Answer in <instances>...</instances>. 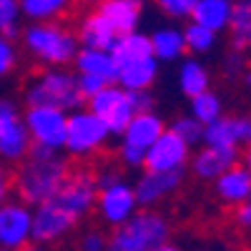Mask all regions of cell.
Returning a JSON list of instances; mask_svg holds the SVG:
<instances>
[{"label": "cell", "mask_w": 251, "mask_h": 251, "mask_svg": "<svg viewBox=\"0 0 251 251\" xmlns=\"http://www.w3.org/2000/svg\"><path fill=\"white\" fill-rule=\"evenodd\" d=\"M68 174H71L68 158H63L60 151L30 146V153L23 161H18L13 186L18 191V199L35 206V203L55 199L58 188L63 186Z\"/></svg>", "instance_id": "cell-1"}, {"label": "cell", "mask_w": 251, "mask_h": 251, "mask_svg": "<svg viewBox=\"0 0 251 251\" xmlns=\"http://www.w3.org/2000/svg\"><path fill=\"white\" fill-rule=\"evenodd\" d=\"M20 40L30 58L43 68L68 66L80 48L78 35L60 20H28V25L20 30Z\"/></svg>", "instance_id": "cell-2"}, {"label": "cell", "mask_w": 251, "mask_h": 251, "mask_svg": "<svg viewBox=\"0 0 251 251\" xmlns=\"http://www.w3.org/2000/svg\"><path fill=\"white\" fill-rule=\"evenodd\" d=\"M171 221L153 208L141 206L138 211L113 228L108 249L113 251H171Z\"/></svg>", "instance_id": "cell-3"}, {"label": "cell", "mask_w": 251, "mask_h": 251, "mask_svg": "<svg viewBox=\"0 0 251 251\" xmlns=\"http://www.w3.org/2000/svg\"><path fill=\"white\" fill-rule=\"evenodd\" d=\"M28 106H55L63 111H73L83 103L78 91V73L66 66H48L40 75H35L23 93Z\"/></svg>", "instance_id": "cell-4"}, {"label": "cell", "mask_w": 251, "mask_h": 251, "mask_svg": "<svg viewBox=\"0 0 251 251\" xmlns=\"http://www.w3.org/2000/svg\"><path fill=\"white\" fill-rule=\"evenodd\" d=\"M111 131L91 108H73L68 111V126H66V141L63 151L73 158H91L103 146L108 143Z\"/></svg>", "instance_id": "cell-5"}, {"label": "cell", "mask_w": 251, "mask_h": 251, "mask_svg": "<svg viewBox=\"0 0 251 251\" xmlns=\"http://www.w3.org/2000/svg\"><path fill=\"white\" fill-rule=\"evenodd\" d=\"M30 133L23 118L20 106L8 98L0 96V161L18 163L30 153Z\"/></svg>", "instance_id": "cell-6"}, {"label": "cell", "mask_w": 251, "mask_h": 251, "mask_svg": "<svg viewBox=\"0 0 251 251\" xmlns=\"http://www.w3.org/2000/svg\"><path fill=\"white\" fill-rule=\"evenodd\" d=\"M86 100H88V108L108 126L111 136H121L123 128L128 126V121L136 116L131 91L123 88L121 83H106L96 96H91Z\"/></svg>", "instance_id": "cell-7"}, {"label": "cell", "mask_w": 251, "mask_h": 251, "mask_svg": "<svg viewBox=\"0 0 251 251\" xmlns=\"http://www.w3.org/2000/svg\"><path fill=\"white\" fill-rule=\"evenodd\" d=\"M75 219L63 208L55 199L33 206V236L30 244L35 246H55L66 241L75 228Z\"/></svg>", "instance_id": "cell-8"}, {"label": "cell", "mask_w": 251, "mask_h": 251, "mask_svg": "<svg viewBox=\"0 0 251 251\" xmlns=\"http://www.w3.org/2000/svg\"><path fill=\"white\" fill-rule=\"evenodd\" d=\"M23 118H25V126H28L33 146L63 151L66 126H68V111L55 108V106H28Z\"/></svg>", "instance_id": "cell-9"}, {"label": "cell", "mask_w": 251, "mask_h": 251, "mask_svg": "<svg viewBox=\"0 0 251 251\" xmlns=\"http://www.w3.org/2000/svg\"><path fill=\"white\" fill-rule=\"evenodd\" d=\"M33 236V206L23 199H5L0 203V249L18 251L30 246Z\"/></svg>", "instance_id": "cell-10"}, {"label": "cell", "mask_w": 251, "mask_h": 251, "mask_svg": "<svg viewBox=\"0 0 251 251\" xmlns=\"http://www.w3.org/2000/svg\"><path fill=\"white\" fill-rule=\"evenodd\" d=\"M138 199L133 191V183L123 181V176L113 183L98 186V199H96V211L100 216V221L116 228L121 226L126 219H131L138 211Z\"/></svg>", "instance_id": "cell-11"}, {"label": "cell", "mask_w": 251, "mask_h": 251, "mask_svg": "<svg viewBox=\"0 0 251 251\" xmlns=\"http://www.w3.org/2000/svg\"><path fill=\"white\" fill-rule=\"evenodd\" d=\"M96 199H98V183H96V176L88 171H71L55 194V201L75 221L86 219L93 211Z\"/></svg>", "instance_id": "cell-12"}, {"label": "cell", "mask_w": 251, "mask_h": 251, "mask_svg": "<svg viewBox=\"0 0 251 251\" xmlns=\"http://www.w3.org/2000/svg\"><path fill=\"white\" fill-rule=\"evenodd\" d=\"M191 161V146L171 128H166L149 149H146L143 169L149 171H183Z\"/></svg>", "instance_id": "cell-13"}, {"label": "cell", "mask_w": 251, "mask_h": 251, "mask_svg": "<svg viewBox=\"0 0 251 251\" xmlns=\"http://www.w3.org/2000/svg\"><path fill=\"white\" fill-rule=\"evenodd\" d=\"M181 186H183V171H149L146 169L136 178L133 191H136L138 206L153 208L169 196H174Z\"/></svg>", "instance_id": "cell-14"}, {"label": "cell", "mask_w": 251, "mask_h": 251, "mask_svg": "<svg viewBox=\"0 0 251 251\" xmlns=\"http://www.w3.org/2000/svg\"><path fill=\"white\" fill-rule=\"evenodd\" d=\"M236 161H239V146H208V143H203V149H199L188 163H191V174L199 181L214 183V178L221 176Z\"/></svg>", "instance_id": "cell-15"}, {"label": "cell", "mask_w": 251, "mask_h": 251, "mask_svg": "<svg viewBox=\"0 0 251 251\" xmlns=\"http://www.w3.org/2000/svg\"><path fill=\"white\" fill-rule=\"evenodd\" d=\"M214 191L216 199L224 206H239L244 201H249L251 194V171L246 169L244 163H231L228 169L214 178Z\"/></svg>", "instance_id": "cell-16"}, {"label": "cell", "mask_w": 251, "mask_h": 251, "mask_svg": "<svg viewBox=\"0 0 251 251\" xmlns=\"http://www.w3.org/2000/svg\"><path fill=\"white\" fill-rule=\"evenodd\" d=\"M163 131H166V121H163L153 108H151V111H138V113L128 121V126L123 128L121 141L146 151Z\"/></svg>", "instance_id": "cell-17"}, {"label": "cell", "mask_w": 251, "mask_h": 251, "mask_svg": "<svg viewBox=\"0 0 251 251\" xmlns=\"http://www.w3.org/2000/svg\"><path fill=\"white\" fill-rule=\"evenodd\" d=\"M75 35H78V43H80V46H88V48H106V50L113 48L116 38H118L116 28L111 25V20L103 15L98 8L91 10V13H86V15L80 18Z\"/></svg>", "instance_id": "cell-18"}, {"label": "cell", "mask_w": 251, "mask_h": 251, "mask_svg": "<svg viewBox=\"0 0 251 251\" xmlns=\"http://www.w3.org/2000/svg\"><path fill=\"white\" fill-rule=\"evenodd\" d=\"M158 73H161L158 58L149 55V58H138V60H128V63H118L116 83H121L128 91H149L158 80Z\"/></svg>", "instance_id": "cell-19"}, {"label": "cell", "mask_w": 251, "mask_h": 251, "mask_svg": "<svg viewBox=\"0 0 251 251\" xmlns=\"http://www.w3.org/2000/svg\"><path fill=\"white\" fill-rule=\"evenodd\" d=\"M73 68L75 73H93L100 75L103 80L116 83L118 80V63L113 58L111 50L106 48H88V46H80L75 58H73Z\"/></svg>", "instance_id": "cell-20"}, {"label": "cell", "mask_w": 251, "mask_h": 251, "mask_svg": "<svg viewBox=\"0 0 251 251\" xmlns=\"http://www.w3.org/2000/svg\"><path fill=\"white\" fill-rule=\"evenodd\" d=\"M151 48H153V55L158 58V63H178L188 53L183 28L174 25V20L169 25L156 28L151 33Z\"/></svg>", "instance_id": "cell-21"}, {"label": "cell", "mask_w": 251, "mask_h": 251, "mask_svg": "<svg viewBox=\"0 0 251 251\" xmlns=\"http://www.w3.org/2000/svg\"><path fill=\"white\" fill-rule=\"evenodd\" d=\"M176 86L186 98H194L203 91L211 88V71L203 60L199 58H181L178 71H176Z\"/></svg>", "instance_id": "cell-22"}, {"label": "cell", "mask_w": 251, "mask_h": 251, "mask_svg": "<svg viewBox=\"0 0 251 251\" xmlns=\"http://www.w3.org/2000/svg\"><path fill=\"white\" fill-rule=\"evenodd\" d=\"M98 10L111 20L116 33H128L141 28L143 0H106V3L98 5Z\"/></svg>", "instance_id": "cell-23"}, {"label": "cell", "mask_w": 251, "mask_h": 251, "mask_svg": "<svg viewBox=\"0 0 251 251\" xmlns=\"http://www.w3.org/2000/svg\"><path fill=\"white\" fill-rule=\"evenodd\" d=\"M231 10H234V0H199L191 13V20L211 28L214 33H224L228 30Z\"/></svg>", "instance_id": "cell-24"}, {"label": "cell", "mask_w": 251, "mask_h": 251, "mask_svg": "<svg viewBox=\"0 0 251 251\" xmlns=\"http://www.w3.org/2000/svg\"><path fill=\"white\" fill-rule=\"evenodd\" d=\"M111 53H113L116 63H128V60H138V58H149V55H153L151 35L141 33L138 28L128 30V33H118Z\"/></svg>", "instance_id": "cell-25"}, {"label": "cell", "mask_w": 251, "mask_h": 251, "mask_svg": "<svg viewBox=\"0 0 251 251\" xmlns=\"http://www.w3.org/2000/svg\"><path fill=\"white\" fill-rule=\"evenodd\" d=\"M73 5L75 0H20V10L28 20H60Z\"/></svg>", "instance_id": "cell-26"}, {"label": "cell", "mask_w": 251, "mask_h": 251, "mask_svg": "<svg viewBox=\"0 0 251 251\" xmlns=\"http://www.w3.org/2000/svg\"><path fill=\"white\" fill-rule=\"evenodd\" d=\"M183 38H186V48L191 55H208L219 43V33L196 23V20H188L183 25Z\"/></svg>", "instance_id": "cell-27"}, {"label": "cell", "mask_w": 251, "mask_h": 251, "mask_svg": "<svg viewBox=\"0 0 251 251\" xmlns=\"http://www.w3.org/2000/svg\"><path fill=\"white\" fill-rule=\"evenodd\" d=\"M228 30H231V46L236 50H246V33L251 30V0H234Z\"/></svg>", "instance_id": "cell-28"}, {"label": "cell", "mask_w": 251, "mask_h": 251, "mask_svg": "<svg viewBox=\"0 0 251 251\" xmlns=\"http://www.w3.org/2000/svg\"><path fill=\"white\" fill-rule=\"evenodd\" d=\"M188 100H191V111L188 113H191L194 118H199L203 126L216 121L219 116H224V100H221V96L214 88H208V91L188 98Z\"/></svg>", "instance_id": "cell-29"}, {"label": "cell", "mask_w": 251, "mask_h": 251, "mask_svg": "<svg viewBox=\"0 0 251 251\" xmlns=\"http://www.w3.org/2000/svg\"><path fill=\"white\" fill-rule=\"evenodd\" d=\"M203 143L208 146H239L234 133V118L219 116L216 121L203 126Z\"/></svg>", "instance_id": "cell-30"}, {"label": "cell", "mask_w": 251, "mask_h": 251, "mask_svg": "<svg viewBox=\"0 0 251 251\" xmlns=\"http://www.w3.org/2000/svg\"><path fill=\"white\" fill-rule=\"evenodd\" d=\"M171 131H174L176 136H181L188 146H191V149H194V146H199V143H203V123H201L199 118H194L191 113L174 118Z\"/></svg>", "instance_id": "cell-31"}, {"label": "cell", "mask_w": 251, "mask_h": 251, "mask_svg": "<svg viewBox=\"0 0 251 251\" xmlns=\"http://www.w3.org/2000/svg\"><path fill=\"white\" fill-rule=\"evenodd\" d=\"M20 20H23L20 0H0V33L8 38L20 35Z\"/></svg>", "instance_id": "cell-32"}, {"label": "cell", "mask_w": 251, "mask_h": 251, "mask_svg": "<svg viewBox=\"0 0 251 251\" xmlns=\"http://www.w3.org/2000/svg\"><path fill=\"white\" fill-rule=\"evenodd\" d=\"M196 3L199 0H153L158 13L163 18L174 20V23H178V20H191V13H194Z\"/></svg>", "instance_id": "cell-33"}, {"label": "cell", "mask_w": 251, "mask_h": 251, "mask_svg": "<svg viewBox=\"0 0 251 251\" xmlns=\"http://www.w3.org/2000/svg\"><path fill=\"white\" fill-rule=\"evenodd\" d=\"M18 58H20V53H18V48L13 43V38L0 33V80L8 78L10 73H15Z\"/></svg>", "instance_id": "cell-34"}, {"label": "cell", "mask_w": 251, "mask_h": 251, "mask_svg": "<svg viewBox=\"0 0 251 251\" xmlns=\"http://www.w3.org/2000/svg\"><path fill=\"white\" fill-rule=\"evenodd\" d=\"M106 83H108V80H103L100 75H93V73H78V91H80L83 100L91 98V96H96L103 86H106Z\"/></svg>", "instance_id": "cell-35"}, {"label": "cell", "mask_w": 251, "mask_h": 251, "mask_svg": "<svg viewBox=\"0 0 251 251\" xmlns=\"http://www.w3.org/2000/svg\"><path fill=\"white\" fill-rule=\"evenodd\" d=\"M118 156H121L123 166H128V169H143V158H146V151L143 149H136V146H128V143L121 141Z\"/></svg>", "instance_id": "cell-36"}, {"label": "cell", "mask_w": 251, "mask_h": 251, "mask_svg": "<svg viewBox=\"0 0 251 251\" xmlns=\"http://www.w3.org/2000/svg\"><path fill=\"white\" fill-rule=\"evenodd\" d=\"M246 71V58H244V53L241 50H228L226 53V58H224V73H226V78H236V75H241Z\"/></svg>", "instance_id": "cell-37"}, {"label": "cell", "mask_w": 251, "mask_h": 251, "mask_svg": "<svg viewBox=\"0 0 251 251\" xmlns=\"http://www.w3.org/2000/svg\"><path fill=\"white\" fill-rule=\"evenodd\" d=\"M234 133H236L239 146H249L251 143V113L234 116Z\"/></svg>", "instance_id": "cell-38"}, {"label": "cell", "mask_w": 251, "mask_h": 251, "mask_svg": "<svg viewBox=\"0 0 251 251\" xmlns=\"http://www.w3.org/2000/svg\"><path fill=\"white\" fill-rule=\"evenodd\" d=\"M80 249L83 251H103V249H108V241L98 231H86L80 239Z\"/></svg>", "instance_id": "cell-39"}, {"label": "cell", "mask_w": 251, "mask_h": 251, "mask_svg": "<svg viewBox=\"0 0 251 251\" xmlns=\"http://www.w3.org/2000/svg\"><path fill=\"white\" fill-rule=\"evenodd\" d=\"M236 211H234V224L239 226V228H246V231H251V203L249 201H244V203H239V206H234Z\"/></svg>", "instance_id": "cell-40"}, {"label": "cell", "mask_w": 251, "mask_h": 251, "mask_svg": "<svg viewBox=\"0 0 251 251\" xmlns=\"http://www.w3.org/2000/svg\"><path fill=\"white\" fill-rule=\"evenodd\" d=\"M131 98H133V106H136V113L138 111H151L153 108V96H151V88L149 91H131Z\"/></svg>", "instance_id": "cell-41"}, {"label": "cell", "mask_w": 251, "mask_h": 251, "mask_svg": "<svg viewBox=\"0 0 251 251\" xmlns=\"http://www.w3.org/2000/svg\"><path fill=\"white\" fill-rule=\"evenodd\" d=\"M8 194H10V176H8V171H5L3 161H0V203L8 199Z\"/></svg>", "instance_id": "cell-42"}, {"label": "cell", "mask_w": 251, "mask_h": 251, "mask_svg": "<svg viewBox=\"0 0 251 251\" xmlns=\"http://www.w3.org/2000/svg\"><path fill=\"white\" fill-rule=\"evenodd\" d=\"M244 166L251 171V143L246 146V151H244Z\"/></svg>", "instance_id": "cell-43"}, {"label": "cell", "mask_w": 251, "mask_h": 251, "mask_svg": "<svg viewBox=\"0 0 251 251\" xmlns=\"http://www.w3.org/2000/svg\"><path fill=\"white\" fill-rule=\"evenodd\" d=\"M244 83H246V88L251 91V68H249V71H244Z\"/></svg>", "instance_id": "cell-44"}, {"label": "cell", "mask_w": 251, "mask_h": 251, "mask_svg": "<svg viewBox=\"0 0 251 251\" xmlns=\"http://www.w3.org/2000/svg\"><path fill=\"white\" fill-rule=\"evenodd\" d=\"M246 48H249V50H251V30H249V33H246Z\"/></svg>", "instance_id": "cell-45"}, {"label": "cell", "mask_w": 251, "mask_h": 251, "mask_svg": "<svg viewBox=\"0 0 251 251\" xmlns=\"http://www.w3.org/2000/svg\"><path fill=\"white\" fill-rule=\"evenodd\" d=\"M88 3H98L100 5V3H106V0H88Z\"/></svg>", "instance_id": "cell-46"}, {"label": "cell", "mask_w": 251, "mask_h": 251, "mask_svg": "<svg viewBox=\"0 0 251 251\" xmlns=\"http://www.w3.org/2000/svg\"><path fill=\"white\" fill-rule=\"evenodd\" d=\"M249 203H251V194H249Z\"/></svg>", "instance_id": "cell-47"}]
</instances>
